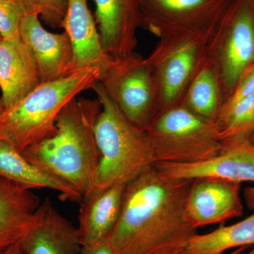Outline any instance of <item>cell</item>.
Listing matches in <instances>:
<instances>
[{
  "label": "cell",
  "mask_w": 254,
  "mask_h": 254,
  "mask_svg": "<svg viewBox=\"0 0 254 254\" xmlns=\"http://www.w3.org/2000/svg\"><path fill=\"white\" fill-rule=\"evenodd\" d=\"M192 182L166 176L155 166L128 182L108 237L115 254H182L198 234L186 211Z\"/></svg>",
  "instance_id": "6da1fadb"
},
{
  "label": "cell",
  "mask_w": 254,
  "mask_h": 254,
  "mask_svg": "<svg viewBox=\"0 0 254 254\" xmlns=\"http://www.w3.org/2000/svg\"><path fill=\"white\" fill-rule=\"evenodd\" d=\"M100 100L75 98L65 106L52 134L22 154L36 168L75 189L82 197L94 190L99 165L95 125Z\"/></svg>",
  "instance_id": "7a4b0ae2"
},
{
  "label": "cell",
  "mask_w": 254,
  "mask_h": 254,
  "mask_svg": "<svg viewBox=\"0 0 254 254\" xmlns=\"http://www.w3.org/2000/svg\"><path fill=\"white\" fill-rule=\"evenodd\" d=\"M98 68L74 70L64 77L42 83L13 109L0 117V138L22 153L54 132L60 114L80 93L99 81Z\"/></svg>",
  "instance_id": "3957f363"
},
{
  "label": "cell",
  "mask_w": 254,
  "mask_h": 254,
  "mask_svg": "<svg viewBox=\"0 0 254 254\" xmlns=\"http://www.w3.org/2000/svg\"><path fill=\"white\" fill-rule=\"evenodd\" d=\"M92 90L102 105L95 125L99 151L95 190L115 184H128L146 169L154 166L155 161L145 131L125 118L99 81Z\"/></svg>",
  "instance_id": "277c9868"
},
{
  "label": "cell",
  "mask_w": 254,
  "mask_h": 254,
  "mask_svg": "<svg viewBox=\"0 0 254 254\" xmlns=\"http://www.w3.org/2000/svg\"><path fill=\"white\" fill-rule=\"evenodd\" d=\"M155 163L193 164L221 153L215 123L182 105L162 110L145 131Z\"/></svg>",
  "instance_id": "5b68a950"
},
{
  "label": "cell",
  "mask_w": 254,
  "mask_h": 254,
  "mask_svg": "<svg viewBox=\"0 0 254 254\" xmlns=\"http://www.w3.org/2000/svg\"><path fill=\"white\" fill-rule=\"evenodd\" d=\"M219 24L160 38L146 58L156 83L160 112L181 104L206 59L210 40Z\"/></svg>",
  "instance_id": "8992f818"
},
{
  "label": "cell",
  "mask_w": 254,
  "mask_h": 254,
  "mask_svg": "<svg viewBox=\"0 0 254 254\" xmlns=\"http://www.w3.org/2000/svg\"><path fill=\"white\" fill-rule=\"evenodd\" d=\"M99 81L125 118L145 131L160 113L158 90L146 58L133 53L111 58Z\"/></svg>",
  "instance_id": "52a82bcc"
},
{
  "label": "cell",
  "mask_w": 254,
  "mask_h": 254,
  "mask_svg": "<svg viewBox=\"0 0 254 254\" xmlns=\"http://www.w3.org/2000/svg\"><path fill=\"white\" fill-rule=\"evenodd\" d=\"M208 57L218 68L225 101L254 64V0H234L210 40Z\"/></svg>",
  "instance_id": "ba28073f"
},
{
  "label": "cell",
  "mask_w": 254,
  "mask_h": 254,
  "mask_svg": "<svg viewBox=\"0 0 254 254\" xmlns=\"http://www.w3.org/2000/svg\"><path fill=\"white\" fill-rule=\"evenodd\" d=\"M234 0H139L141 27L160 38L218 26Z\"/></svg>",
  "instance_id": "9c48e42d"
},
{
  "label": "cell",
  "mask_w": 254,
  "mask_h": 254,
  "mask_svg": "<svg viewBox=\"0 0 254 254\" xmlns=\"http://www.w3.org/2000/svg\"><path fill=\"white\" fill-rule=\"evenodd\" d=\"M160 173L175 179H223L236 182H251L253 186L246 188L245 198L247 207L254 210V145L250 140L224 145L221 153L215 158L193 164L158 163L154 165Z\"/></svg>",
  "instance_id": "30bf717a"
},
{
  "label": "cell",
  "mask_w": 254,
  "mask_h": 254,
  "mask_svg": "<svg viewBox=\"0 0 254 254\" xmlns=\"http://www.w3.org/2000/svg\"><path fill=\"white\" fill-rule=\"evenodd\" d=\"M241 186L240 182L213 177L193 180L186 203L190 223L198 230L240 218L244 213Z\"/></svg>",
  "instance_id": "8fae6325"
},
{
  "label": "cell",
  "mask_w": 254,
  "mask_h": 254,
  "mask_svg": "<svg viewBox=\"0 0 254 254\" xmlns=\"http://www.w3.org/2000/svg\"><path fill=\"white\" fill-rule=\"evenodd\" d=\"M95 23L102 48L108 56L134 53L137 31L141 27L139 0H93Z\"/></svg>",
  "instance_id": "7c38bea8"
},
{
  "label": "cell",
  "mask_w": 254,
  "mask_h": 254,
  "mask_svg": "<svg viewBox=\"0 0 254 254\" xmlns=\"http://www.w3.org/2000/svg\"><path fill=\"white\" fill-rule=\"evenodd\" d=\"M20 36L36 58L42 83L60 79L74 71L72 46L66 32L47 31L38 15L28 13L21 20Z\"/></svg>",
  "instance_id": "4fadbf2b"
},
{
  "label": "cell",
  "mask_w": 254,
  "mask_h": 254,
  "mask_svg": "<svg viewBox=\"0 0 254 254\" xmlns=\"http://www.w3.org/2000/svg\"><path fill=\"white\" fill-rule=\"evenodd\" d=\"M19 243L26 254H80L82 249L77 227L49 198L41 201L31 228Z\"/></svg>",
  "instance_id": "5bb4252c"
},
{
  "label": "cell",
  "mask_w": 254,
  "mask_h": 254,
  "mask_svg": "<svg viewBox=\"0 0 254 254\" xmlns=\"http://www.w3.org/2000/svg\"><path fill=\"white\" fill-rule=\"evenodd\" d=\"M42 83L36 58L22 41H0V100L5 112Z\"/></svg>",
  "instance_id": "9a60e30c"
},
{
  "label": "cell",
  "mask_w": 254,
  "mask_h": 254,
  "mask_svg": "<svg viewBox=\"0 0 254 254\" xmlns=\"http://www.w3.org/2000/svg\"><path fill=\"white\" fill-rule=\"evenodd\" d=\"M127 185L115 184L83 197L76 227L82 247L109 237L121 214Z\"/></svg>",
  "instance_id": "2e32d148"
},
{
  "label": "cell",
  "mask_w": 254,
  "mask_h": 254,
  "mask_svg": "<svg viewBox=\"0 0 254 254\" xmlns=\"http://www.w3.org/2000/svg\"><path fill=\"white\" fill-rule=\"evenodd\" d=\"M61 28L72 46L73 70L95 67L101 71L113 58L102 48L98 27L87 0H68Z\"/></svg>",
  "instance_id": "e0dca14e"
},
{
  "label": "cell",
  "mask_w": 254,
  "mask_h": 254,
  "mask_svg": "<svg viewBox=\"0 0 254 254\" xmlns=\"http://www.w3.org/2000/svg\"><path fill=\"white\" fill-rule=\"evenodd\" d=\"M41 203L31 190L0 178V252L27 234Z\"/></svg>",
  "instance_id": "ac0fdd59"
},
{
  "label": "cell",
  "mask_w": 254,
  "mask_h": 254,
  "mask_svg": "<svg viewBox=\"0 0 254 254\" xmlns=\"http://www.w3.org/2000/svg\"><path fill=\"white\" fill-rule=\"evenodd\" d=\"M0 178L9 180L29 190L50 189L60 198L81 203L83 197L72 187L43 173L28 161L22 153L0 138Z\"/></svg>",
  "instance_id": "d6986e66"
},
{
  "label": "cell",
  "mask_w": 254,
  "mask_h": 254,
  "mask_svg": "<svg viewBox=\"0 0 254 254\" xmlns=\"http://www.w3.org/2000/svg\"><path fill=\"white\" fill-rule=\"evenodd\" d=\"M224 102L218 68L207 55L180 105L200 118L215 123Z\"/></svg>",
  "instance_id": "ffe728a7"
},
{
  "label": "cell",
  "mask_w": 254,
  "mask_h": 254,
  "mask_svg": "<svg viewBox=\"0 0 254 254\" xmlns=\"http://www.w3.org/2000/svg\"><path fill=\"white\" fill-rule=\"evenodd\" d=\"M254 246V213L242 221L192 237L182 254H224L232 249Z\"/></svg>",
  "instance_id": "44dd1931"
},
{
  "label": "cell",
  "mask_w": 254,
  "mask_h": 254,
  "mask_svg": "<svg viewBox=\"0 0 254 254\" xmlns=\"http://www.w3.org/2000/svg\"><path fill=\"white\" fill-rule=\"evenodd\" d=\"M215 125L223 145L250 140L254 131V94L230 106L222 107Z\"/></svg>",
  "instance_id": "7402d4cb"
},
{
  "label": "cell",
  "mask_w": 254,
  "mask_h": 254,
  "mask_svg": "<svg viewBox=\"0 0 254 254\" xmlns=\"http://www.w3.org/2000/svg\"><path fill=\"white\" fill-rule=\"evenodd\" d=\"M26 14L22 0H0V34L3 39L21 41L20 25Z\"/></svg>",
  "instance_id": "603a6c76"
},
{
  "label": "cell",
  "mask_w": 254,
  "mask_h": 254,
  "mask_svg": "<svg viewBox=\"0 0 254 254\" xmlns=\"http://www.w3.org/2000/svg\"><path fill=\"white\" fill-rule=\"evenodd\" d=\"M28 13L38 15L48 26L61 28L68 0H22Z\"/></svg>",
  "instance_id": "cb8c5ba5"
},
{
  "label": "cell",
  "mask_w": 254,
  "mask_h": 254,
  "mask_svg": "<svg viewBox=\"0 0 254 254\" xmlns=\"http://www.w3.org/2000/svg\"><path fill=\"white\" fill-rule=\"evenodd\" d=\"M254 94V64L246 69L222 107L230 106Z\"/></svg>",
  "instance_id": "d4e9b609"
},
{
  "label": "cell",
  "mask_w": 254,
  "mask_h": 254,
  "mask_svg": "<svg viewBox=\"0 0 254 254\" xmlns=\"http://www.w3.org/2000/svg\"><path fill=\"white\" fill-rule=\"evenodd\" d=\"M80 254H115V252L108 237L98 243L82 247Z\"/></svg>",
  "instance_id": "484cf974"
},
{
  "label": "cell",
  "mask_w": 254,
  "mask_h": 254,
  "mask_svg": "<svg viewBox=\"0 0 254 254\" xmlns=\"http://www.w3.org/2000/svg\"><path fill=\"white\" fill-rule=\"evenodd\" d=\"M0 254H26L20 245L19 242L10 246L4 250L0 252Z\"/></svg>",
  "instance_id": "4316f807"
},
{
  "label": "cell",
  "mask_w": 254,
  "mask_h": 254,
  "mask_svg": "<svg viewBox=\"0 0 254 254\" xmlns=\"http://www.w3.org/2000/svg\"><path fill=\"white\" fill-rule=\"evenodd\" d=\"M247 248L246 247H244V248H240L237 249L236 250L233 251L232 252V254H254V246L252 250L248 251V252H246V250Z\"/></svg>",
  "instance_id": "83f0119b"
},
{
  "label": "cell",
  "mask_w": 254,
  "mask_h": 254,
  "mask_svg": "<svg viewBox=\"0 0 254 254\" xmlns=\"http://www.w3.org/2000/svg\"><path fill=\"white\" fill-rule=\"evenodd\" d=\"M4 113V109L3 108L2 105H1V101H0V117L3 115Z\"/></svg>",
  "instance_id": "f1b7e54d"
},
{
  "label": "cell",
  "mask_w": 254,
  "mask_h": 254,
  "mask_svg": "<svg viewBox=\"0 0 254 254\" xmlns=\"http://www.w3.org/2000/svg\"><path fill=\"white\" fill-rule=\"evenodd\" d=\"M250 141L251 143H252V144L254 145V131L253 133H252V135H251L250 138Z\"/></svg>",
  "instance_id": "f546056e"
},
{
  "label": "cell",
  "mask_w": 254,
  "mask_h": 254,
  "mask_svg": "<svg viewBox=\"0 0 254 254\" xmlns=\"http://www.w3.org/2000/svg\"><path fill=\"white\" fill-rule=\"evenodd\" d=\"M2 39H3L2 37H1V34H0V41H1V40H2Z\"/></svg>",
  "instance_id": "4dcf8cb0"
},
{
  "label": "cell",
  "mask_w": 254,
  "mask_h": 254,
  "mask_svg": "<svg viewBox=\"0 0 254 254\" xmlns=\"http://www.w3.org/2000/svg\"><path fill=\"white\" fill-rule=\"evenodd\" d=\"M232 254V252H231V253H230V254Z\"/></svg>",
  "instance_id": "1f68e13d"
}]
</instances>
